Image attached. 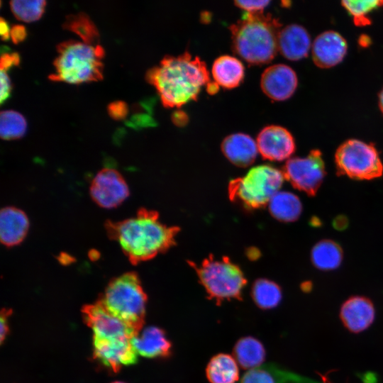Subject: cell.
Returning <instances> with one entry per match:
<instances>
[{"label": "cell", "mask_w": 383, "mask_h": 383, "mask_svg": "<svg viewBox=\"0 0 383 383\" xmlns=\"http://www.w3.org/2000/svg\"><path fill=\"white\" fill-rule=\"evenodd\" d=\"M109 238L117 241L133 265L154 258L176 245L180 228L167 226L156 211L139 209L134 217L105 223Z\"/></svg>", "instance_id": "6da1fadb"}, {"label": "cell", "mask_w": 383, "mask_h": 383, "mask_svg": "<svg viewBox=\"0 0 383 383\" xmlns=\"http://www.w3.org/2000/svg\"><path fill=\"white\" fill-rule=\"evenodd\" d=\"M145 78L167 108L196 100L202 87L211 82L206 63L188 52L164 57L157 66L148 70Z\"/></svg>", "instance_id": "7a4b0ae2"}, {"label": "cell", "mask_w": 383, "mask_h": 383, "mask_svg": "<svg viewBox=\"0 0 383 383\" xmlns=\"http://www.w3.org/2000/svg\"><path fill=\"white\" fill-rule=\"evenodd\" d=\"M281 24L262 12L245 13L230 26L234 52L252 65L270 62L278 50Z\"/></svg>", "instance_id": "3957f363"}, {"label": "cell", "mask_w": 383, "mask_h": 383, "mask_svg": "<svg viewBox=\"0 0 383 383\" xmlns=\"http://www.w3.org/2000/svg\"><path fill=\"white\" fill-rule=\"evenodd\" d=\"M57 55L53 61L55 72L49 79L78 84L103 79L105 52L100 45L68 40L57 45Z\"/></svg>", "instance_id": "277c9868"}, {"label": "cell", "mask_w": 383, "mask_h": 383, "mask_svg": "<svg viewBox=\"0 0 383 383\" xmlns=\"http://www.w3.org/2000/svg\"><path fill=\"white\" fill-rule=\"evenodd\" d=\"M99 299L112 314L140 333L145 322L147 295L135 272L112 279Z\"/></svg>", "instance_id": "5b68a950"}, {"label": "cell", "mask_w": 383, "mask_h": 383, "mask_svg": "<svg viewBox=\"0 0 383 383\" xmlns=\"http://www.w3.org/2000/svg\"><path fill=\"white\" fill-rule=\"evenodd\" d=\"M284 179L282 171L271 165L254 167L245 176L229 182V198L249 210L261 209L269 204Z\"/></svg>", "instance_id": "8992f818"}, {"label": "cell", "mask_w": 383, "mask_h": 383, "mask_svg": "<svg viewBox=\"0 0 383 383\" xmlns=\"http://www.w3.org/2000/svg\"><path fill=\"white\" fill-rule=\"evenodd\" d=\"M210 299L218 302L241 298L246 278L238 265L228 257L214 259L213 255L204 259L199 265L189 262Z\"/></svg>", "instance_id": "52a82bcc"}, {"label": "cell", "mask_w": 383, "mask_h": 383, "mask_svg": "<svg viewBox=\"0 0 383 383\" xmlns=\"http://www.w3.org/2000/svg\"><path fill=\"white\" fill-rule=\"evenodd\" d=\"M338 174L358 180H370L383 174V165L374 146L358 140H349L336 150Z\"/></svg>", "instance_id": "ba28073f"}, {"label": "cell", "mask_w": 383, "mask_h": 383, "mask_svg": "<svg viewBox=\"0 0 383 383\" xmlns=\"http://www.w3.org/2000/svg\"><path fill=\"white\" fill-rule=\"evenodd\" d=\"M282 172L294 188L309 196H315L326 176L321 152L313 150L307 157L289 159Z\"/></svg>", "instance_id": "9c48e42d"}, {"label": "cell", "mask_w": 383, "mask_h": 383, "mask_svg": "<svg viewBox=\"0 0 383 383\" xmlns=\"http://www.w3.org/2000/svg\"><path fill=\"white\" fill-rule=\"evenodd\" d=\"M85 323L92 330L93 336L107 339H130L138 335L133 328L112 314L98 299L83 306Z\"/></svg>", "instance_id": "30bf717a"}, {"label": "cell", "mask_w": 383, "mask_h": 383, "mask_svg": "<svg viewBox=\"0 0 383 383\" xmlns=\"http://www.w3.org/2000/svg\"><path fill=\"white\" fill-rule=\"evenodd\" d=\"M89 193L98 206L104 209H113L128 197L130 191L119 172L111 168H104L93 178Z\"/></svg>", "instance_id": "8fae6325"}, {"label": "cell", "mask_w": 383, "mask_h": 383, "mask_svg": "<svg viewBox=\"0 0 383 383\" xmlns=\"http://www.w3.org/2000/svg\"><path fill=\"white\" fill-rule=\"evenodd\" d=\"M131 340L107 339L93 336L94 357L117 372L122 366L137 362L138 354L132 345Z\"/></svg>", "instance_id": "7c38bea8"}, {"label": "cell", "mask_w": 383, "mask_h": 383, "mask_svg": "<svg viewBox=\"0 0 383 383\" xmlns=\"http://www.w3.org/2000/svg\"><path fill=\"white\" fill-rule=\"evenodd\" d=\"M256 143L262 157L272 161L287 159L295 150L292 135L279 126L263 128L257 135Z\"/></svg>", "instance_id": "4fadbf2b"}, {"label": "cell", "mask_w": 383, "mask_h": 383, "mask_svg": "<svg viewBox=\"0 0 383 383\" xmlns=\"http://www.w3.org/2000/svg\"><path fill=\"white\" fill-rule=\"evenodd\" d=\"M260 84L268 97L283 101L294 94L297 87V77L290 67L283 64L273 65L262 72Z\"/></svg>", "instance_id": "5bb4252c"}, {"label": "cell", "mask_w": 383, "mask_h": 383, "mask_svg": "<svg viewBox=\"0 0 383 383\" xmlns=\"http://www.w3.org/2000/svg\"><path fill=\"white\" fill-rule=\"evenodd\" d=\"M340 318L348 331L358 333L372 325L375 318V309L368 298L353 296L342 304Z\"/></svg>", "instance_id": "9a60e30c"}, {"label": "cell", "mask_w": 383, "mask_h": 383, "mask_svg": "<svg viewBox=\"0 0 383 383\" xmlns=\"http://www.w3.org/2000/svg\"><path fill=\"white\" fill-rule=\"evenodd\" d=\"M347 51L345 39L337 32L326 31L318 35L312 45V57L315 64L322 68L339 63Z\"/></svg>", "instance_id": "2e32d148"}, {"label": "cell", "mask_w": 383, "mask_h": 383, "mask_svg": "<svg viewBox=\"0 0 383 383\" xmlns=\"http://www.w3.org/2000/svg\"><path fill=\"white\" fill-rule=\"evenodd\" d=\"M29 228L27 215L14 206H6L0 213V239L6 247L20 244L26 238Z\"/></svg>", "instance_id": "e0dca14e"}, {"label": "cell", "mask_w": 383, "mask_h": 383, "mask_svg": "<svg viewBox=\"0 0 383 383\" xmlns=\"http://www.w3.org/2000/svg\"><path fill=\"white\" fill-rule=\"evenodd\" d=\"M226 157L238 167H248L254 162L258 149L256 142L249 135L238 133L226 137L221 143Z\"/></svg>", "instance_id": "ac0fdd59"}, {"label": "cell", "mask_w": 383, "mask_h": 383, "mask_svg": "<svg viewBox=\"0 0 383 383\" xmlns=\"http://www.w3.org/2000/svg\"><path fill=\"white\" fill-rule=\"evenodd\" d=\"M311 39L306 29L297 24L288 25L278 35V50L286 58L298 60L306 57Z\"/></svg>", "instance_id": "d6986e66"}, {"label": "cell", "mask_w": 383, "mask_h": 383, "mask_svg": "<svg viewBox=\"0 0 383 383\" xmlns=\"http://www.w3.org/2000/svg\"><path fill=\"white\" fill-rule=\"evenodd\" d=\"M131 343L138 354L145 357H164L171 353L172 345L164 331L155 326L144 329Z\"/></svg>", "instance_id": "ffe728a7"}, {"label": "cell", "mask_w": 383, "mask_h": 383, "mask_svg": "<svg viewBox=\"0 0 383 383\" xmlns=\"http://www.w3.org/2000/svg\"><path fill=\"white\" fill-rule=\"evenodd\" d=\"M245 74L243 63L231 55L217 57L212 66V75L215 82L226 89L238 87Z\"/></svg>", "instance_id": "44dd1931"}, {"label": "cell", "mask_w": 383, "mask_h": 383, "mask_svg": "<svg viewBox=\"0 0 383 383\" xmlns=\"http://www.w3.org/2000/svg\"><path fill=\"white\" fill-rule=\"evenodd\" d=\"M272 216L282 222H293L300 216L302 211L299 197L289 192H278L269 203Z\"/></svg>", "instance_id": "7402d4cb"}, {"label": "cell", "mask_w": 383, "mask_h": 383, "mask_svg": "<svg viewBox=\"0 0 383 383\" xmlns=\"http://www.w3.org/2000/svg\"><path fill=\"white\" fill-rule=\"evenodd\" d=\"M206 376L211 383H235L239 378L236 360L228 354L216 355L207 365Z\"/></svg>", "instance_id": "603a6c76"}, {"label": "cell", "mask_w": 383, "mask_h": 383, "mask_svg": "<svg viewBox=\"0 0 383 383\" xmlns=\"http://www.w3.org/2000/svg\"><path fill=\"white\" fill-rule=\"evenodd\" d=\"M343 253L340 246L332 240L318 242L311 250V262L318 269L332 270L340 266Z\"/></svg>", "instance_id": "cb8c5ba5"}, {"label": "cell", "mask_w": 383, "mask_h": 383, "mask_svg": "<svg viewBox=\"0 0 383 383\" xmlns=\"http://www.w3.org/2000/svg\"><path fill=\"white\" fill-rule=\"evenodd\" d=\"M233 354L243 368L250 370L262 365L265 357L263 345L252 337L240 339L235 345Z\"/></svg>", "instance_id": "d4e9b609"}, {"label": "cell", "mask_w": 383, "mask_h": 383, "mask_svg": "<svg viewBox=\"0 0 383 383\" xmlns=\"http://www.w3.org/2000/svg\"><path fill=\"white\" fill-rule=\"evenodd\" d=\"M62 28L79 35L87 44L99 45V30L90 17L84 12L67 16Z\"/></svg>", "instance_id": "484cf974"}, {"label": "cell", "mask_w": 383, "mask_h": 383, "mask_svg": "<svg viewBox=\"0 0 383 383\" xmlns=\"http://www.w3.org/2000/svg\"><path fill=\"white\" fill-rule=\"evenodd\" d=\"M252 296L257 306L269 309L279 304L282 291L275 282L266 279H259L252 285Z\"/></svg>", "instance_id": "4316f807"}, {"label": "cell", "mask_w": 383, "mask_h": 383, "mask_svg": "<svg viewBox=\"0 0 383 383\" xmlns=\"http://www.w3.org/2000/svg\"><path fill=\"white\" fill-rule=\"evenodd\" d=\"M27 129L24 116L13 110H4L0 113V136L4 140L22 138Z\"/></svg>", "instance_id": "83f0119b"}, {"label": "cell", "mask_w": 383, "mask_h": 383, "mask_svg": "<svg viewBox=\"0 0 383 383\" xmlns=\"http://www.w3.org/2000/svg\"><path fill=\"white\" fill-rule=\"evenodd\" d=\"M15 17L24 22L38 20L45 11L46 1L44 0H15L9 2Z\"/></svg>", "instance_id": "f1b7e54d"}, {"label": "cell", "mask_w": 383, "mask_h": 383, "mask_svg": "<svg viewBox=\"0 0 383 383\" xmlns=\"http://www.w3.org/2000/svg\"><path fill=\"white\" fill-rule=\"evenodd\" d=\"M342 5L353 17L357 26L370 23L367 14L377 7L383 6V1H343Z\"/></svg>", "instance_id": "f546056e"}, {"label": "cell", "mask_w": 383, "mask_h": 383, "mask_svg": "<svg viewBox=\"0 0 383 383\" xmlns=\"http://www.w3.org/2000/svg\"><path fill=\"white\" fill-rule=\"evenodd\" d=\"M109 115L114 120L124 119L128 113V107L126 102L116 101L110 103L107 108Z\"/></svg>", "instance_id": "4dcf8cb0"}, {"label": "cell", "mask_w": 383, "mask_h": 383, "mask_svg": "<svg viewBox=\"0 0 383 383\" xmlns=\"http://www.w3.org/2000/svg\"><path fill=\"white\" fill-rule=\"evenodd\" d=\"M235 4L248 13L262 12L270 1H235Z\"/></svg>", "instance_id": "1f68e13d"}, {"label": "cell", "mask_w": 383, "mask_h": 383, "mask_svg": "<svg viewBox=\"0 0 383 383\" xmlns=\"http://www.w3.org/2000/svg\"><path fill=\"white\" fill-rule=\"evenodd\" d=\"M20 62V56L18 52H4L0 59L1 71L6 72L13 66H17Z\"/></svg>", "instance_id": "d6a6232c"}, {"label": "cell", "mask_w": 383, "mask_h": 383, "mask_svg": "<svg viewBox=\"0 0 383 383\" xmlns=\"http://www.w3.org/2000/svg\"><path fill=\"white\" fill-rule=\"evenodd\" d=\"M0 83H1L0 102L1 104H2L5 100H6L9 97L11 89H12L11 82L6 72L1 71Z\"/></svg>", "instance_id": "836d02e7"}, {"label": "cell", "mask_w": 383, "mask_h": 383, "mask_svg": "<svg viewBox=\"0 0 383 383\" xmlns=\"http://www.w3.org/2000/svg\"><path fill=\"white\" fill-rule=\"evenodd\" d=\"M27 35L26 27L21 24L14 25L11 28L10 37L13 43L23 41Z\"/></svg>", "instance_id": "e575fe53"}, {"label": "cell", "mask_w": 383, "mask_h": 383, "mask_svg": "<svg viewBox=\"0 0 383 383\" xmlns=\"http://www.w3.org/2000/svg\"><path fill=\"white\" fill-rule=\"evenodd\" d=\"M11 309H3L1 311V316H0V323H1V333H0V340L1 343H2L8 333L9 331V327H8V318L11 313Z\"/></svg>", "instance_id": "d590c367"}, {"label": "cell", "mask_w": 383, "mask_h": 383, "mask_svg": "<svg viewBox=\"0 0 383 383\" xmlns=\"http://www.w3.org/2000/svg\"><path fill=\"white\" fill-rule=\"evenodd\" d=\"M172 119L177 126H184L187 123L188 117L186 113L182 111H177L173 113Z\"/></svg>", "instance_id": "8d00e7d4"}, {"label": "cell", "mask_w": 383, "mask_h": 383, "mask_svg": "<svg viewBox=\"0 0 383 383\" xmlns=\"http://www.w3.org/2000/svg\"><path fill=\"white\" fill-rule=\"evenodd\" d=\"M11 29L9 27L6 20L1 17L0 18V33L3 40H7L10 37Z\"/></svg>", "instance_id": "74e56055"}, {"label": "cell", "mask_w": 383, "mask_h": 383, "mask_svg": "<svg viewBox=\"0 0 383 383\" xmlns=\"http://www.w3.org/2000/svg\"><path fill=\"white\" fill-rule=\"evenodd\" d=\"M218 90V85L215 82H210L206 85V91L211 94H215Z\"/></svg>", "instance_id": "f35d334b"}, {"label": "cell", "mask_w": 383, "mask_h": 383, "mask_svg": "<svg viewBox=\"0 0 383 383\" xmlns=\"http://www.w3.org/2000/svg\"><path fill=\"white\" fill-rule=\"evenodd\" d=\"M379 104L380 110L383 113V89H382V90L381 91V92L379 94Z\"/></svg>", "instance_id": "ab89813d"}, {"label": "cell", "mask_w": 383, "mask_h": 383, "mask_svg": "<svg viewBox=\"0 0 383 383\" xmlns=\"http://www.w3.org/2000/svg\"><path fill=\"white\" fill-rule=\"evenodd\" d=\"M112 383H124V382H112Z\"/></svg>", "instance_id": "60d3db41"}]
</instances>
